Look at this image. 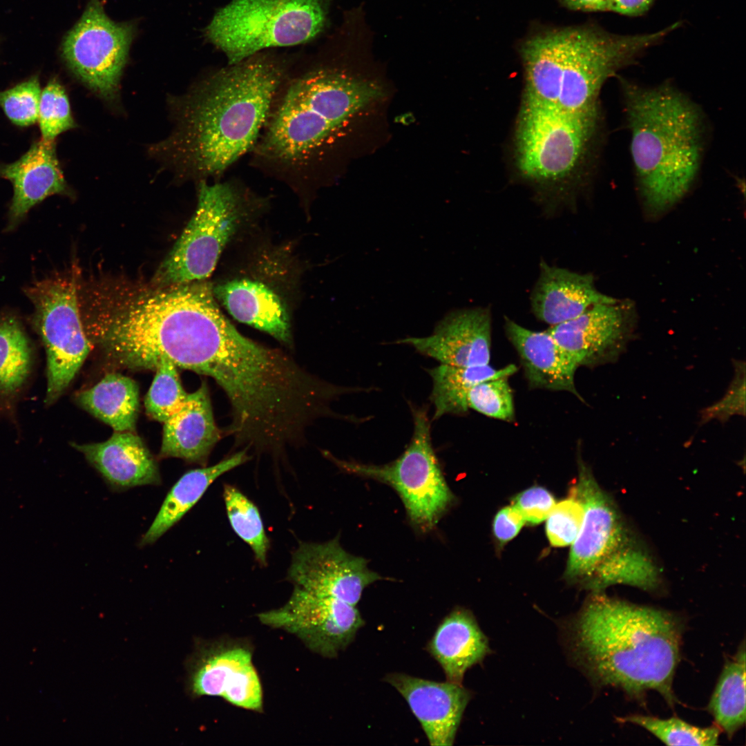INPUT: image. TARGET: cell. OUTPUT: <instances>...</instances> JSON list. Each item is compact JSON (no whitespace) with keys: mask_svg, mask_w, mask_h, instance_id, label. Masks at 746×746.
<instances>
[{"mask_svg":"<svg viewBox=\"0 0 746 746\" xmlns=\"http://www.w3.org/2000/svg\"><path fill=\"white\" fill-rule=\"evenodd\" d=\"M288 74L261 52L211 73L175 100V131L151 151L182 178L222 176L254 149Z\"/></svg>","mask_w":746,"mask_h":746,"instance_id":"cell-1","label":"cell"},{"mask_svg":"<svg viewBox=\"0 0 746 746\" xmlns=\"http://www.w3.org/2000/svg\"><path fill=\"white\" fill-rule=\"evenodd\" d=\"M382 95L376 83L336 68L288 74L250 153L251 164L294 189H309L354 116Z\"/></svg>","mask_w":746,"mask_h":746,"instance_id":"cell-2","label":"cell"},{"mask_svg":"<svg viewBox=\"0 0 746 746\" xmlns=\"http://www.w3.org/2000/svg\"><path fill=\"white\" fill-rule=\"evenodd\" d=\"M684 628L669 611L595 595L577 619L575 640L598 685L619 688L638 700L654 690L673 707Z\"/></svg>","mask_w":746,"mask_h":746,"instance_id":"cell-3","label":"cell"},{"mask_svg":"<svg viewBox=\"0 0 746 746\" xmlns=\"http://www.w3.org/2000/svg\"><path fill=\"white\" fill-rule=\"evenodd\" d=\"M204 280L169 285L142 296L101 324L100 343L113 363L155 370L168 360L196 372L200 358L227 318Z\"/></svg>","mask_w":746,"mask_h":746,"instance_id":"cell-4","label":"cell"},{"mask_svg":"<svg viewBox=\"0 0 746 746\" xmlns=\"http://www.w3.org/2000/svg\"><path fill=\"white\" fill-rule=\"evenodd\" d=\"M677 27L676 23L633 35L591 26L537 34L522 48L524 96L566 112L597 115V96L605 80Z\"/></svg>","mask_w":746,"mask_h":746,"instance_id":"cell-5","label":"cell"},{"mask_svg":"<svg viewBox=\"0 0 746 746\" xmlns=\"http://www.w3.org/2000/svg\"><path fill=\"white\" fill-rule=\"evenodd\" d=\"M631 150L644 203L663 212L689 191L702 151L696 106L669 84L653 88L622 82Z\"/></svg>","mask_w":746,"mask_h":746,"instance_id":"cell-6","label":"cell"},{"mask_svg":"<svg viewBox=\"0 0 746 746\" xmlns=\"http://www.w3.org/2000/svg\"><path fill=\"white\" fill-rule=\"evenodd\" d=\"M327 13L326 0H231L204 34L233 64L264 50L310 41L323 29Z\"/></svg>","mask_w":746,"mask_h":746,"instance_id":"cell-7","label":"cell"},{"mask_svg":"<svg viewBox=\"0 0 746 746\" xmlns=\"http://www.w3.org/2000/svg\"><path fill=\"white\" fill-rule=\"evenodd\" d=\"M414 430L409 445L396 459L381 465L341 460L326 455L340 469L393 488L404 505L411 524L427 533L435 528L454 502L432 444L430 423L425 408H411Z\"/></svg>","mask_w":746,"mask_h":746,"instance_id":"cell-8","label":"cell"},{"mask_svg":"<svg viewBox=\"0 0 746 746\" xmlns=\"http://www.w3.org/2000/svg\"><path fill=\"white\" fill-rule=\"evenodd\" d=\"M597 116L572 113L526 97L515 129V157L521 173L552 184L572 177L584 158Z\"/></svg>","mask_w":746,"mask_h":746,"instance_id":"cell-9","label":"cell"},{"mask_svg":"<svg viewBox=\"0 0 746 746\" xmlns=\"http://www.w3.org/2000/svg\"><path fill=\"white\" fill-rule=\"evenodd\" d=\"M244 203L237 182L200 181L195 213L158 269L155 283L169 286L207 278L236 230Z\"/></svg>","mask_w":746,"mask_h":746,"instance_id":"cell-10","label":"cell"},{"mask_svg":"<svg viewBox=\"0 0 746 746\" xmlns=\"http://www.w3.org/2000/svg\"><path fill=\"white\" fill-rule=\"evenodd\" d=\"M25 293L34 305L33 326L46 352L45 403L50 405L69 386L91 350L79 313L77 276L72 272L44 278Z\"/></svg>","mask_w":746,"mask_h":746,"instance_id":"cell-11","label":"cell"},{"mask_svg":"<svg viewBox=\"0 0 746 746\" xmlns=\"http://www.w3.org/2000/svg\"><path fill=\"white\" fill-rule=\"evenodd\" d=\"M578 467L572 494L583 504L584 516L571 544L566 576L586 584L595 573L610 575L622 570L640 551L632 546L618 509L580 457Z\"/></svg>","mask_w":746,"mask_h":746,"instance_id":"cell-12","label":"cell"},{"mask_svg":"<svg viewBox=\"0 0 746 746\" xmlns=\"http://www.w3.org/2000/svg\"><path fill=\"white\" fill-rule=\"evenodd\" d=\"M133 35L131 23L113 21L101 0H90L64 39L61 55L87 87L106 100H115Z\"/></svg>","mask_w":746,"mask_h":746,"instance_id":"cell-13","label":"cell"},{"mask_svg":"<svg viewBox=\"0 0 746 746\" xmlns=\"http://www.w3.org/2000/svg\"><path fill=\"white\" fill-rule=\"evenodd\" d=\"M258 618L266 625L297 635L326 658L336 657L365 624L356 606L298 586L283 606L261 613Z\"/></svg>","mask_w":746,"mask_h":746,"instance_id":"cell-14","label":"cell"},{"mask_svg":"<svg viewBox=\"0 0 746 746\" xmlns=\"http://www.w3.org/2000/svg\"><path fill=\"white\" fill-rule=\"evenodd\" d=\"M635 315L630 303L593 305L580 316L547 329L578 367L617 361L634 336Z\"/></svg>","mask_w":746,"mask_h":746,"instance_id":"cell-15","label":"cell"},{"mask_svg":"<svg viewBox=\"0 0 746 746\" xmlns=\"http://www.w3.org/2000/svg\"><path fill=\"white\" fill-rule=\"evenodd\" d=\"M288 577L296 586L352 606L367 586L382 579L365 559L345 551L337 539L301 544L293 554Z\"/></svg>","mask_w":746,"mask_h":746,"instance_id":"cell-16","label":"cell"},{"mask_svg":"<svg viewBox=\"0 0 746 746\" xmlns=\"http://www.w3.org/2000/svg\"><path fill=\"white\" fill-rule=\"evenodd\" d=\"M189 687L195 696H220L249 710L262 708V687L251 653L242 647L202 651L191 664Z\"/></svg>","mask_w":746,"mask_h":746,"instance_id":"cell-17","label":"cell"},{"mask_svg":"<svg viewBox=\"0 0 746 746\" xmlns=\"http://www.w3.org/2000/svg\"><path fill=\"white\" fill-rule=\"evenodd\" d=\"M384 680L404 698L432 746H451L470 691L462 685L436 682L401 673Z\"/></svg>","mask_w":746,"mask_h":746,"instance_id":"cell-18","label":"cell"},{"mask_svg":"<svg viewBox=\"0 0 746 746\" xmlns=\"http://www.w3.org/2000/svg\"><path fill=\"white\" fill-rule=\"evenodd\" d=\"M441 364L460 367L488 365L490 359L491 314L486 308L453 312L443 318L433 333L399 341Z\"/></svg>","mask_w":746,"mask_h":746,"instance_id":"cell-19","label":"cell"},{"mask_svg":"<svg viewBox=\"0 0 746 746\" xmlns=\"http://www.w3.org/2000/svg\"><path fill=\"white\" fill-rule=\"evenodd\" d=\"M0 177L10 181L14 190L9 229L46 198L68 195L70 191L57 156L55 141H35L17 160L0 165Z\"/></svg>","mask_w":746,"mask_h":746,"instance_id":"cell-20","label":"cell"},{"mask_svg":"<svg viewBox=\"0 0 746 746\" xmlns=\"http://www.w3.org/2000/svg\"><path fill=\"white\" fill-rule=\"evenodd\" d=\"M71 446L84 455L113 492L162 483L157 460L134 432H115L104 442Z\"/></svg>","mask_w":746,"mask_h":746,"instance_id":"cell-21","label":"cell"},{"mask_svg":"<svg viewBox=\"0 0 746 746\" xmlns=\"http://www.w3.org/2000/svg\"><path fill=\"white\" fill-rule=\"evenodd\" d=\"M617 299L600 292L591 274H580L542 261L530 296L533 314L553 326L571 320L595 305Z\"/></svg>","mask_w":746,"mask_h":746,"instance_id":"cell-22","label":"cell"},{"mask_svg":"<svg viewBox=\"0 0 746 746\" xmlns=\"http://www.w3.org/2000/svg\"><path fill=\"white\" fill-rule=\"evenodd\" d=\"M160 458H179L204 464L220 439L205 382L188 393L180 409L164 423Z\"/></svg>","mask_w":746,"mask_h":746,"instance_id":"cell-23","label":"cell"},{"mask_svg":"<svg viewBox=\"0 0 746 746\" xmlns=\"http://www.w3.org/2000/svg\"><path fill=\"white\" fill-rule=\"evenodd\" d=\"M505 331L530 388L566 391L584 401L575 384L577 366L548 330H530L506 318Z\"/></svg>","mask_w":746,"mask_h":746,"instance_id":"cell-24","label":"cell"},{"mask_svg":"<svg viewBox=\"0 0 746 746\" xmlns=\"http://www.w3.org/2000/svg\"><path fill=\"white\" fill-rule=\"evenodd\" d=\"M427 650L438 662L446 681L462 685L466 671L489 652L486 637L473 615L456 608L438 626Z\"/></svg>","mask_w":746,"mask_h":746,"instance_id":"cell-25","label":"cell"},{"mask_svg":"<svg viewBox=\"0 0 746 746\" xmlns=\"http://www.w3.org/2000/svg\"><path fill=\"white\" fill-rule=\"evenodd\" d=\"M214 296L237 321L291 342L289 320L279 297L264 284L236 279L213 288Z\"/></svg>","mask_w":746,"mask_h":746,"instance_id":"cell-26","label":"cell"},{"mask_svg":"<svg viewBox=\"0 0 746 746\" xmlns=\"http://www.w3.org/2000/svg\"><path fill=\"white\" fill-rule=\"evenodd\" d=\"M248 459L245 450L209 467L191 470L171 487L139 546L155 543L177 524L202 497L209 486L220 475Z\"/></svg>","mask_w":746,"mask_h":746,"instance_id":"cell-27","label":"cell"},{"mask_svg":"<svg viewBox=\"0 0 746 746\" xmlns=\"http://www.w3.org/2000/svg\"><path fill=\"white\" fill-rule=\"evenodd\" d=\"M77 403L115 432H134L139 411V388L132 379L109 373L76 397Z\"/></svg>","mask_w":746,"mask_h":746,"instance_id":"cell-28","label":"cell"},{"mask_svg":"<svg viewBox=\"0 0 746 746\" xmlns=\"http://www.w3.org/2000/svg\"><path fill=\"white\" fill-rule=\"evenodd\" d=\"M517 370L510 364L501 369L488 365L460 367L440 364L428 370L432 379L430 401L434 407L433 419L446 414H463L468 410L469 390L484 381L513 375Z\"/></svg>","mask_w":746,"mask_h":746,"instance_id":"cell-29","label":"cell"},{"mask_svg":"<svg viewBox=\"0 0 746 746\" xmlns=\"http://www.w3.org/2000/svg\"><path fill=\"white\" fill-rule=\"evenodd\" d=\"M745 646L728 659L708 705L716 725L731 738L745 723Z\"/></svg>","mask_w":746,"mask_h":746,"instance_id":"cell-30","label":"cell"},{"mask_svg":"<svg viewBox=\"0 0 746 746\" xmlns=\"http://www.w3.org/2000/svg\"><path fill=\"white\" fill-rule=\"evenodd\" d=\"M32 349L20 323L14 316H0V398L15 396L30 375Z\"/></svg>","mask_w":746,"mask_h":746,"instance_id":"cell-31","label":"cell"},{"mask_svg":"<svg viewBox=\"0 0 746 746\" xmlns=\"http://www.w3.org/2000/svg\"><path fill=\"white\" fill-rule=\"evenodd\" d=\"M223 496L233 530L251 547L258 562L265 566L269 541L257 507L240 491L229 485L224 486Z\"/></svg>","mask_w":746,"mask_h":746,"instance_id":"cell-32","label":"cell"},{"mask_svg":"<svg viewBox=\"0 0 746 746\" xmlns=\"http://www.w3.org/2000/svg\"><path fill=\"white\" fill-rule=\"evenodd\" d=\"M619 721L642 727L667 745H716L721 733L716 725L699 727L676 717L660 719L633 714L619 718Z\"/></svg>","mask_w":746,"mask_h":746,"instance_id":"cell-33","label":"cell"},{"mask_svg":"<svg viewBox=\"0 0 746 746\" xmlns=\"http://www.w3.org/2000/svg\"><path fill=\"white\" fill-rule=\"evenodd\" d=\"M177 368L169 361L161 360L155 369V375L145 398L147 414L162 423L180 409L188 394L181 384Z\"/></svg>","mask_w":746,"mask_h":746,"instance_id":"cell-34","label":"cell"},{"mask_svg":"<svg viewBox=\"0 0 746 746\" xmlns=\"http://www.w3.org/2000/svg\"><path fill=\"white\" fill-rule=\"evenodd\" d=\"M38 121L41 139L49 142L76 126L65 88L55 78L41 90Z\"/></svg>","mask_w":746,"mask_h":746,"instance_id":"cell-35","label":"cell"},{"mask_svg":"<svg viewBox=\"0 0 746 746\" xmlns=\"http://www.w3.org/2000/svg\"><path fill=\"white\" fill-rule=\"evenodd\" d=\"M508 378L489 379L474 385L466 397L468 409L494 419L513 421L515 417L514 401Z\"/></svg>","mask_w":746,"mask_h":746,"instance_id":"cell-36","label":"cell"},{"mask_svg":"<svg viewBox=\"0 0 746 746\" xmlns=\"http://www.w3.org/2000/svg\"><path fill=\"white\" fill-rule=\"evenodd\" d=\"M41 89L34 75L15 86L0 91V106L15 125L27 127L38 120Z\"/></svg>","mask_w":746,"mask_h":746,"instance_id":"cell-37","label":"cell"},{"mask_svg":"<svg viewBox=\"0 0 746 746\" xmlns=\"http://www.w3.org/2000/svg\"><path fill=\"white\" fill-rule=\"evenodd\" d=\"M583 516V504L573 494L555 504L546 519V532L551 544L555 547L571 545L579 533Z\"/></svg>","mask_w":746,"mask_h":746,"instance_id":"cell-38","label":"cell"},{"mask_svg":"<svg viewBox=\"0 0 746 746\" xmlns=\"http://www.w3.org/2000/svg\"><path fill=\"white\" fill-rule=\"evenodd\" d=\"M734 375L725 395L700 412V425L716 419L722 423L735 415H745V363L733 360Z\"/></svg>","mask_w":746,"mask_h":746,"instance_id":"cell-39","label":"cell"},{"mask_svg":"<svg viewBox=\"0 0 746 746\" xmlns=\"http://www.w3.org/2000/svg\"><path fill=\"white\" fill-rule=\"evenodd\" d=\"M555 504L553 495L542 486L528 488L515 496L513 501L525 522L532 525L546 520Z\"/></svg>","mask_w":746,"mask_h":746,"instance_id":"cell-40","label":"cell"},{"mask_svg":"<svg viewBox=\"0 0 746 746\" xmlns=\"http://www.w3.org/2000/svg\"><path fill=\"white\" fill-rule=\"evenodd\" d=\"M525 523L522 515L515 506L513 504L506 506L499 510L494 518V535L499 542L506 543L517 535Z\"/></svg>","mask_w":746,"mask_h":746,"instance_id":"cell-41","label":"cell"},{"mask_svg":"<svg viewBox=\"0 0 746 746\" xmlns=\"http://www.w3.org/2000/svg\"><path fill=\"white\" fill-rule=\"evenodd\" d=\"M654 0H608L606 11L628 16H639L644 13Z\"/></svg>","mask_w":746,"mask_h":746,"instance_id":"cell-42","label":"cell"},{"mask_svg":"<svg viewBox=\"0 0 746 746\" xmlns=\"http://www.w3.org/2000/svg\"><path fill=\"white\" fill-rule=\"evenodd\" d=\"M571 8L585 11H606L608 0H562Z\"/></svg>","mask_w":746,"mask_h":746,"instance_id":"cell-43","label":"cell"}]
</instances>
